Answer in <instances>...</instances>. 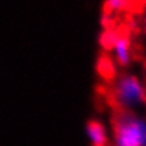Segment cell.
Here are the masks:
<instances>
[{
    "mask_svg": "<svg viewBox=\"0 0 146 146\" xmlns=\"http://www.w3.org/2000/svg\"><path fill=\"white\" fill-rule=\"evenodd\" d=\"M108 98L115 111L138 112L146 107V80L131 72H122L111 79Z\"/></svg>",
    "mask_w": 146,
    "mask_h": 146,
    "instance_id": "6da1fadb",
    "label": "cell"
},
{
    "mask_svg": "<svg viewBox=\"0 0 146 146\" xmlns=\"http://www.w3.org/2000/svg\"><path fill=\"white\" fill-rule=\"evenodd\" d=\"M145 73H146V62H145Z\"/></svg>",
    "mask_w": 146,
    "mask_h": 146,
    "instance_id": "52a82bcc",
    "label": "cell"
},
{
    "mask_svg": "<svg viewBox=\"0 0 146 146\" xmlns=\"http://www.w3.org/2000/svg\"><path fill=\"white\" fill-rule=\"evenodd\" d=\"M86 133L91 146H110L111 143L108 128L100 119H90L86 124Z\"/></svg>",
    "mask_w": 146,
    "mask_h": 146,
    "instance_id": "277c9868",
    "label": "cell"
},
{
    "mask_svg": "<svg viewBox=\"0 0 146 146\" xmlns=\"http://www.w3.org/2000/svg\"><path fill=\"white\" fill-rule=\"evenodd\" d=\"M139 28H141V31L146 35V11L142 14V18H141V21H139Z\"/></svg>",
    "mask_w": 146,
    "mask_h": 146,
    "instance_id": "8992f818",
    "label": "cell"
},
{
    "mask_svg": "<svg viewBox=\"0 0 146 146\" xmlns=\"http://www.w3.org/2000/svg\"><path fill=\"white\" fill-rule=\"evenodd\" d=\"M110 146H146V118L138 112L115 111Z\"/></svg>",
    "mask_w": 146,
    "mask_h": 146,
    "instance_id": "7a4b0ae2",
    "label": "cell"
},
{
    "mask_svg": "<svg viewBox=\"0 0 146 146\" xmlns=\"http://www.w3.org/2000/svg\"><path fill=\"white\" fill-rule=\"evenodd\" d=\"M107 54L115 68H119V69L129 68L135 59V46H133V41L129 33L119 30L112 46L110 48Z\"/></svg>",
    "mask_w": 146,
    "mask_h": 146,
    "instance_id": "3957f363",
    "label": "cell"
},
{
    "mask_svg": "<svg viewBox=\"0 0 146 146\" xmlns=\"http://www.w3.org/2000/svg\"><path fill=\"white\" fill-rule=\"evenodd\" d=\"M133 4V0H106L104 1V10H103V20L104 27H111V20L115 16H119L128 11Z\"/></svg>",
    "mask_w": 146,
    "mask_h": 146,
    "instance_id": "5b68a950",
    "label": "cell"
}]
</instances>
